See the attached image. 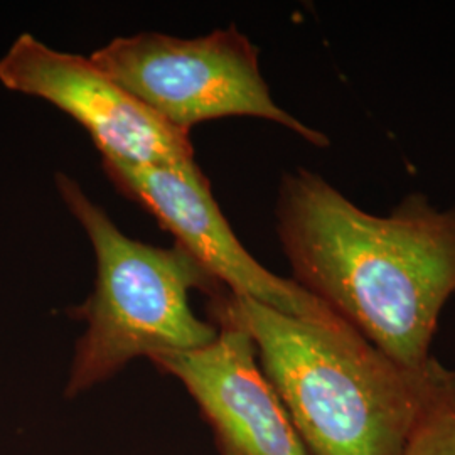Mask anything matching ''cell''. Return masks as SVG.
<instances>
[{"label":"cell","instance_id":"obj_5","mask_svg":"<svg viewBox=\"0 0 455 455\" xmlns=\"http://www.w3.org/2000/svg\"><path fill=\"white\" fill-rule=\"evenodd\" d=\"M0 83L75 118L101 159L139 167L196 164L189 132L165 124L90 58L49 48L33 34L17 36L0 58Z\"/></svg>","mask_w":455,"mask_h":455},{"label":"cell","instance_id":"obj_7","mask_svg":"<svg viewBox=\"0 0 455 455\" xmlns=\"http://www.w3.org/2000/svg\"><path fill=\"white\" fill-rule=\"evenodd\" d=\"M218 338L199 349L148 359L176 378L212 427L218 455H309L243 329L216 324Z\"/></svg>","mask_w":455,"mask_h":455},{"label":"cell","instance_id":"obj_6","mask_svg":"<svg viewBox=\"0 0 455 455\" xmlns=\"http://www.w3.org/2000/svg\"><path fill=\"white\" fill-rule=\"evenodd\" d=\"M101 164L115 188L150 212L228 292L314 324L347 325L292 278L272 274L244 248L197 164L139 167L107 159Z\"/></svg>","mask_w":455,"mask_h":455},{"label":"cell","instance_id":"obj_3","mask_svg":"<svg viewBox=\"0 0 455 455\" xmlns=\"http://www.w3.org/2000/svg\"><path fill=\"white\" fill-rule=\"evenodd\" d=\"M54 184L97 260L93 292L71 310L84 332L75 346L66 398L93 390L135 359L193 351L218 338V325L196 315L189 293L212 297L227 289L193 253L178 243L154 246L127 236L65 172H56Z\"/></svg>","mask_w":455,"mask_h":455},{"label":"cell","instance_id":"obj_4","mask_svg":"<svg viewBox=\"0 0 455 455\" xmlns=\"http://www.w3.org/2000/svg\"><path fill=\"white\" fill-rule=\"evenodd\" d=\"M259 48L235 26L184 39L163 33L115 37L90 60L165 124L189 132L201 122L255 116L289 129L312 146L323 132L285 112L261 75Z\"/></svg>","mask_w":455,"mask_h":455},{"label":"cell","instance_id":"obj_1","mask_svg":"<svg viewBox=\"0 0 455 455\" xmlns=\"http://www.w3.org/2000/svg\"><path fill=\"white\" fill-rule=\"evenodd\" d=\"M276 235L292 280L381 353L420 368L455 295V206L422 193L388 216L361 210L299 167L282 176Z\"/></svg>","mask_w":455,"mask_h":455},{"label":"cell","instance_id":"obj_8","mask_svg":"<svg viewBox=\"0 0 455 455\" xmlns=\"http://www.w3.org/2000/svg\"><path fill=\"white\" fill-rule=\"evenodd\" d=\"M405 455H455V403L434 411L417 427Z\"/></svg>","mask_w":455,"mask_h":455},{"label":"cell","instance_id":"obj_2","mask_svg":"<svg viewBox=\"0 0 455 455\" xmlns=\"http://www.w3.org/2000/svg\"><path fill=\"white\" fill-rule=\"evenodd\" d=\"M208 315L253 339L309 455H405L417 427L455 403L454 370L435 358L396 363L349 325L314 324L228 291L210 297Z\"/></svg>","mask_w":455,"mask_h":455}]
</instances>
